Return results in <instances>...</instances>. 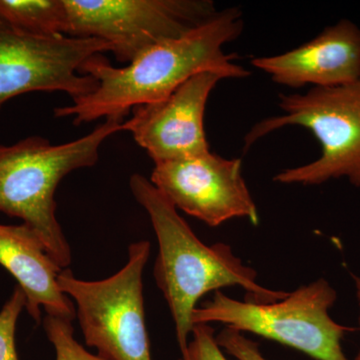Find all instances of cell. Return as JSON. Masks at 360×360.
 Segmentation results:
<instances>
[{
    "label": "cell",
    "mask_w": 360,
    "mask_h": 360,
    "mask_svg": "<svg viewBox=\"0 0 360 360\" xmlns=\"http://www.w3.org/2000/svg\"><path fill=\"white\" fill-rule=\"evenodd\" d=\"M243 30V13L231 7L179 39L150 47L125 68H115L103 54H96L80 68L82 75L96 80V90L71 105L56 108L54 115L72 117L75 125L123 118L137 106L167 98L198 73L212 71L224 79L248 77L250 71L234 63V56L224 51Z\"/></svg>",
    "instance_id": "obj_1"
},
{
    "label": "cell",
    "mask_w": 360,
    "mask_h": 360,
    "mask_svg": "<svg viewBox=\"0 0 360 360\" xmlns=\"http://www.w3.org/2000/svg\"><path fill=\"white\" fill-rule=\"evenodd\" d=\"M129 186L155 229L158 255L153 274L172 312L182 357L186 356L194 326L193 314L202 296L231 286L243 288L246 302H276L288 295L285 291L260 285L257 271L243 264L231 246L203 243L176 208L143 175H132Z\"/></svg>",
    "instance_id": "obj_2"
},
{
    "label": "cell",
    "mask_w": 360,
    "mask_h": 360,
    "mask_svg": "<svg viewBox=\"0 0 360 360\" xmlns=\"http://www.w3.org/2000/svg\"><path fill=\"white\" fill-rule=\"evenodd\" d=\"M123 122V118H106L82 139L58 146L41 136L0 144V212L23 220L59 269H68L72 257L56 217L58 184L70 172L96 165L101 146L122 131Z\"/></svg>",
    "instance_id": "obj_3"
},
{
    "label": "cell",
    "mask_w": 360,
    "mask_h": 360,
    "mask_svg": "<svg viewBox=\"0 0 360 360\" xmlns=\"http://www.w3.org/2000/svg\"><path fill=\"white\" fill-rule=\"evenodd\" d=\"M283 115L253 125L245 137L248 150L262 137L290 125L309 129L321 146L317 160L278 172L281 184L319 186L331 179H347L360 187V79L335 87H312L304 94L281 96Z\"/></svg>",
    "instance_id": "obj_4"
},
{
    "label": "cell",
    "mask_w": 360,
    "mask_h": 360,
    "mask_svg": "<svg viewBox=\"0 0 360 360\" xmlns=\"http://www.w3.org/2000/svg\"><path fill=\"white\" fill-rule=\"evenodd\" d=\"M336 300L338 292L324 278L270 303L239 302L217 290L210 302L194 309L193 323L219 322L240 333L288 345L316 360H348L341 340L357 328L331 319L329 309Z\"/></svg>",
    "instance_id": "obj_5"
},
{
    "label": "cell",
    "mask_w": 360,
    "mask_h": 360,
    "mask_svg": "<svg viewBox=\"0 0 360 360\" xmlns=\"http://www.w3.org/2000/svg\"><path fill=\"white\" fill-rule=\"evenodd\" d=\"M150 243L129 248L127 262L103 281L77 278L70 269L58 274L59 288L72 300L85 343L105 360H153L146 323L144 267Z\"/></svg>",
    "instance_id": "obj_6"
},
{
    "label": "cell",
    "mask_w": 360,
    "mask_h": 360,
    "mask_svg": "<svg viewBox=\"0 0 360 360\" xmlns=\"http://www.w3.org/2000/svg\"><path fill=\"white\" fill-rule=\"evenodd\" d=\"M65 35L104 40L118 61L129 63L219 13L212 0H65Z\"/></svg>",
    "instance_id": "obj_7"
},
{
    "label": "cell",
    "mask_w": 360,
    "mask_h": 360,
    "mask_svg": "<svg viewBox=\"0 0 360 360\" xmlns=\"http://www.w3.org/2000/svg\"><path fill=\"white\" fill-rule=\"evenodd\" d=\"M108 51L112 49L104 40L37 37L0 20V108L30 92H65L72 101L89 96L97 82L80 68L91 56Z\"/></svg>",
    "instance_id": "obj_8"
},
{
    "label": "cell",
    "mask_w": 360,
    "mask_h": 360,
    "mask_svg": "<svg viewBox=\"0 0 360 360\" xmlns=\"http://www.w3.org/2000/svg\"><path fill=\"white\" fill-rule=\"evenodd\" d=\"M151 184L176 210L212 227L233 219L259 217L243 175L240 158H224L212 151L156 163Z\"/></svg>",
    "instance_id": "obj_9"
},
{
    "label": "cell",
    "mask_w": 360,
    "mask_h": 360,
    "mask_svg": "<svg viewBox=\"0 0 360 360\" xmlns=\"http://www.w3.org/2000/svg\"><path fill=\"white\" fill-rule=\"evenodd\" d=\"M222 79L212 71L193 75L167 98L134 108L131 117L123 122L122 131L134 135L155 165L208 153L205 108Z\"/></svg>",
    "instance_id": "obj_10"
},
{
    "label": "cell",
    "mask_w": 360,
    "mask_h": 360,
    "mask_svg": "<svg viewBox=\"0 0 360 360\" xmlns=\"http://www.w3.org/2000/svg\"><path fill=\"white\" fill-rule=\"evenodd\" d=\"M251 65L291 89L354 84L360 79V28L341 20L307 44L278 56L253 58Z\"/></svg>",
    "instance_id": "obj_11"
},
{
    "label": "cell",
    "mask_w": 360,
    "mask_h": 360,
    "mask_svg": "<svg viewBox=\"0 0 360 360\" xmlns=\"http://www.w3.org/2000/svg\"><path fill=\"white\" fill-rule=\"evenodd\" d=\"M0 264L25 293V309L37 323L46 315L72 321L75 307L59 288L61 269L47 255L39 236L27 225L0 224Z\"/></svg>",
    "instance_id": "obj_12"
},
{
    "label": "cell",
    "mask_w": 360,
    "mask_h": 360,
    "mask_svg": "<svg viewBox=\"0 0 360 360\" xmlns=\"http://www.w3.org/2000/svg\"><path fill=\"white\" fill-rule=\"evenodd\" d=\"M0 20L37 37L65 35V0H0Z\"/></svg>",
    "instance_id": "obj_13"
},
{
    "label": "cell",
    "mask_w": 360,
    "mask_h": 360,
    "mask_svg": "<svg viewBox=\"0 0 360 360\" xmlns=\"http://www.w3.org/2000/svg\"><path fill=\"white\" fill-rule=\"evenodd\" d=\"M72 321L45 315L42 324L47 338L56 349V360H105L84 349L75 338Z\"/></svg>",
    "instance_id": "obj_14"
},
{
    "label": "cell",
    "mask_w": 360,
    "mask_h": 360,
    "mask_svg": "<svg viewBox=\"0 0 360 360\" xmlns=\"http://www.w3.org/2000/svg\"><path fill=\"white\" fill-rule=\"evenodd\" d=\"M26 298L20 286L0 310V360H18L15 347V333L18 319L25 309Z\"/></svg>",
    "instance_id": "obj_15"
},
{
    "label": "cell",
    "mask_w": 360,
    "mask_h": 360,
    "mask_svg": "<svg viewBox=\"0 0 360 360\" xmlns=\"http://www.w3.org/2000/svg\"><path fill=\"white\" fill-rule=\"evenodd\" d=\"M193 340L188 341L186 356L182 360H229L217 345L215 331L210 324H194Z\"/></svg>",
    "instance_id": "obj_16"
},
{
    "label": "cell",
    "mask_w": 360,
    "mask_h": 360,
    "mask_svg": "<svg viewBox=\"0 0 360 360\" xmlns=\"http://www.w3.org/2000/svg\"><path fill=\"white\" fill-rule=\"evenodd\" d=\"M215 338L220 347L238 360H267L257 343L248 340L240 331L225 328Z\"/></svg>",
    "instance_id": "obj_17"
},
{
    "label": "cell",
    "mask_w": 360,
    "mask_h": 360,
    "mask_svg": "<svg viewBox=\"0 0 360 360\" xmlns=\"http://www.w3.org/2000/svg\"><path fill=\"white\" fill-rule=\"evenodd\" d=\"M352 279H354L355 284V290H356V297L357 302H359V324H360V277L355 276V274H352ZM354 360H360V350L359 354L356 355Z\"/></svg>",
    "instance_id": "obj_18"
},
{
    "label": "cell",
    "mask_w": 360,
    "mask_h": 360,
    "mask_svg": "<svg viewBox=\"0 0 360 360\" xmlns=\"http://www.w3.org/2000/svg\"><path fill=\"white\" fill-rule=\"evenodd\" d=\"M179 360H182V359H179Z\"/></svg>",
    "instance_id": "obj_19"
}]
</instances>
